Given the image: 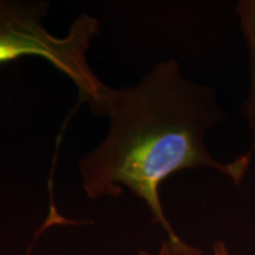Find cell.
Masks as SVG:
<instances>
[{"instance_id":"6da1fadb","label":"cell","mask_w":255,"mask_h":255,"mask_svg":"<svg viewBox=\"0 0 255 255\" xmlns=\"http://www.w3.org/2000/svg\"><path fill=\"white\" fill-rule=\"evenodd\" d=\"M101 115L110 120L108 133L78 163L87 195L116 197L128 188L163 226L175 255H202L173 231L162 208L159 187L187 169H209L238 187L244 182L252 156L222 162L206 143L207 133L227 120L218 92L187 78L177 60L167 59L132 87H108Z\"/></svg>"},{"instance_id":"7a4b0ae2","label":"cell","mask_w":255,"mask_h":255,"mask_svg":"<svg viewBox=\"0 0 255 255\" xmlns=\"http://www.w3.org/2000/svg\"><path fill=\"white\" fill-rule=\"evenodd\" d=\"M49 9L46 1L0 0V64L27 56L44 58L76 85L82 103L101 115L108 87L96 77L87 57L92 39L100 33V21L83 13L65 36L57 37L44 25Z\"/></svg>"},{"instance_id":"3957f363","label":"cell","mask_w":255,"mask_h":255,"mask_svg":"<svg viewBox=\"0 0 255 255\" xmlns=\"http://www.w3.org/2000/svg\"><path fill=\"white\" fill-rule=\"evenodd\" d=\"M241 37L248 60V90L241 105V114L251 133L248 155L255 154V0H240L235 5Z\"/></svg>"},{"instance_id":"277c9868","label":"cell","mask_w":255,"mask_h":255,"mask_svg":"<svg viewBox=\"0 0 255 255\" xmlns=\"http://www.w3.org/2000/svg\"><path fill=\"white\" fill-rule=\"evenodd\" d=\"M138 255H151L150 253L145 251H141ZM157 255H175L173 248H171V245L169 244V241H164L162 244L161 248H159ZM212 255H234L232 254L231 252L228 251L227 245L223 241H215L214 245H213V253Z\"/></svg>"}]
</instances>
